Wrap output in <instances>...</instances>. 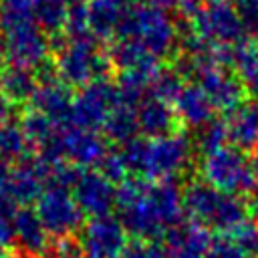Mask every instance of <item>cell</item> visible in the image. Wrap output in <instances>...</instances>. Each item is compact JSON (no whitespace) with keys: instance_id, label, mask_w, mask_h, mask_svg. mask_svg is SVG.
Returning a JSON list of instances; mask_svg holds the SVG:
<instances>
[{"instance_id":"obj_30","label":"cell","mask_w":258,"mask_h":258,"mask_svg":"<svg viewBox=\"0 0 258 258\" xmlns=\"http://www.w3.org/2000/svg\"><path fill=\"white\" fill-rule=\"evenodd\" d=\"M8 115H10V101L4 97V93L0 91V125L8 121Z\"/></svg>"},{"instance_id":"obj_28","label":"cell","mask_w":258,"mask_h":258,"mask_svg":"<svg viewBox=\"0 0 258 258\" xmlns=\"http://www.w3.org/2000/svg\"><path fill=\"white\" fill-rule=\"evenodd\" d=\"M42 258H85V252L81 248L79 238L69 236V238H58L50 242Z\"/></svg>"},{"instance_id":"obj_31","label":"cell","mask_w":258,"mask_h":258,"mask_svg":"<svg viewBox=\"0 0 258 258\" xmlns=\"http://www.w3.org/2000/svg\"><path fill=\"white\" fill-rule=\"evenodd\" d=\"M248 208H250V214L252 216H258V185L248 194Z\"/></svg>"},{"instance_id":"obj_33","label":"cell","mask_w":258,"mask_h":258,"mask_svg":"<svg viewBox=\"0 0 258 258\" xmlns=\"http://www.w3.org/2000/svg\"><path fill=\"white\" fill-rule=\"evenodd\" d=\"M252 161H254V165H256V169H258V145L252 149Z\"/></svg>"},{"instance_id":"obj_21","label":"cell","mask_w":258,"mask_h":258,"mask_svg":"<svg viewBox=\"0 0 258 258\" xmlns=\"http://www.w3.org/2000/svg\"><path fill=\"white\" fill-rule=\"evenodd\" d=\"M0 91L4 93V97L10 103H22L32 99L36 85H34V77L20 67H12L6 69L0 75Z\"/></svg>"},{"instance_id":"obj_22","label":"cell","mask_w":258,"mask_h":258,"mask_svg":"<svg viewBox=\"0 0 258 258\" xmlns=\"http://www.w3.org/2000/svg\"><path fill=\"white\" fill-rule=\"evenodd\" d=\"M191 143H194V149H198L202 153V157L208 155V153L218 151L224 145H228V127H226V121L212 119L204 127L196 129V135H194Z\"/></svg>"},{"instance_id":"obj_15","label":"cell","mask_w":258,"mask_h":258,"mask_svg":"<svg viewBox=\"0 0 258 258\" xmlns=\"http://www.w3.org/2000/svg\"><path fill=\"white\" fill-rule=\"evenodd\" d=\"M30 101L34 111L46 115L56 125L60 127L73 125V99L67 87L48 81L42 87H36Z\"/></svg>"},{"instance_id":"obj_13","label":"cell","mask_w":258,"mask_h":258,"mask_svg":"<svg viewBox=\"0 0 258 258\" xmlns=\"http://www.w3.org/2000/svg\"><path fill=\"white\" fill-rule=\"evenodd\" d=\"M137 113V127L139 133H143V137L147 139H159L171 133L181 131L179 129V119L175 115V109L161 99L149 97L143 99L141 105L135 109Z\"/></svg>"},{"instance_id":"obj_16","label":"cell","mask_w":258,"mask_h":258,"mask_svg":"<svg viewBox=\"0 0 258 258\" xmlns=\"http://www.w3.org/2000/svg\"><path fill=\"white\" fill-rule=\"evenodd\" d=\"M173 103L179 123L187 127L200 129L214 119V105L200 87H181Z\"/></svg>"},{"instance_id":"obj_27","label":"cell","mask_w":258,"mask_h":258,"mask_svg":"<svg viewBox=\"0 0 258 258\" xmlns=\"http://www.w3.org/2000/svg\"><path fill=\"white\" fill-rule=\"evenodd\" d=\"M228 236L234 238V242L246 252V256H258V224L254 220L244 222Z\"/></svg>"},{"instance_id":"obj_4","label":"cell","mask_w":258,"mask_h":258,"mask_svg":"<svg viewBox=\"0 0 258 258\" xmlns=\"http://www.w3.org/2000/svg\"><path fill=\"white\" fill-rule=\"evenodd\" d=\"M194 159L191 137L177 131L159 139H147L145 161L139 177L151 181H175L179 179Z\"/></svg>"},{"instance_id":"obj_20","label":"cell","mask_w":258,"mask_h":258,"mask_svg":"<svg viewBox=\"0 0 258 258\" xmlns=\"http://www.w3.org/2000/svg\"><path fill=\"white\" fill-rule=\"evenodd\" d=\"M32 153L34 149L20 123L6 121L0 125V159L8 163H18Z\"/></svg>"},{"instance_id":"obj_12","label":"cell","mask_w":258,"mask_h":258,"mask_svg":"<svg viewBox=\"0 0 258 258\" xmlns=\"http://www.w3.org/2000/svg\"><path fill=\"white\" fill-rule=\"evenodd\" d=\"M200 73V89L208 95L214 107L222 111H234L242 105L244 99V87L238 79L224 73L218 67H204Z\"/></svg>"},{"instance_id":"obj_1","label":"cell","mask_w":258,"mask_h":258,"mask_svg":"<svg viewBox=\"0 0 258 258\" xmlns=\"http://www.w3.org/2000/svg\"><path fill=\"white\" fill-rule=\"evenodd\" d=\"M183 212L187 220L216 234H232L252 216L242 196L224 194L204 179H191L183 187Z\"/></svg>"},{"instance_id":"obj_5","label":"cell","mask_w":258,"mask_h":258,"mask_svg":"<svg viewBox=\"0 0 258 258\" xmlns=\"http://www.w3.org/2000/svg\"><path fill=\"white\" fill-rule=\"evenodd\" d=\"M36 214L54 240L73 236L85 224V214L73 198V191L62 187H46L36 202Z\"/></svg>"},{"instance_id":"obj_32","label":"cell","mask_w":258,"mask_h":258,"mask_svg":"<svg viewBox=\"0 0 258 258\" xmlns=\"http://www.w3.org/2000/svg\"><path fill=\"white\" fill-rule=\"evenodd\" d=\"M0 258H26V256H20V254H14V252L6 250V252H0Z\"/></svg>"},{"instance_id":"obj_11","label":"cell","mask_w":258,"mask_h":258,"mask_svg":"<svg viewBox=\"0 0 258 258\" xmlns=\"http://www.w3.org/2000/svg\"><path fill=\"white\" fill-rule=\"evenodd\" d=\"M210 242V230L191 220L175 224L163 236V248L167 258H206Z\"/></svg>"},{"instance_id":"obj_6","label":"cell","mask_w":258,"mask_h":258,"mask_svg":"<svg viewBox=\"0 0 258 258\" xmlns=\"http://www.w3.org/2000/svg\"><path fill=\"white\" fill-rule=\"evenodd\" d=\"M127 236L117 216H101L83 224L79 242L85 258H121L129 244Z\"/></svg>"},{"instance_id":"obj_19","label":"cell","mask_w":258,"mask_h":258,"mask_svg":"<svg viewBox=\"0 0 258 258\" xmlns=\"http://www.w3.org/2000/svg\"><path fill=\"white\" fill-rule=\"evenodd\" d=\"M99 73H103V67L87 50H71L60 58V75L71 85H85Z\"/></svg>"},{"instance_id":"obj_9","label":"cell","mask_w":258,"mask_h":258,"mask_svg":"<svg viewBox=\"0 0 258 258\" xmlns=\"http://www.w3.org/2000/svg\"><path fill=\"white\" fill-rule=\"evenodd\" d=\"M46 189V161L36 153L12 165V177L8 185V198L18 208H30Z\"/></svg>"},{"instance_id":"obj_26","label":"cell","mask_w":258,"mask_h":258,"mask_svg":"<svg viewBox=\"0 0 258 258\" xmlns=\"http://www.w3.org/2000/svg\"><path fill=\"white\" fill-rule=\"evenodd\" d=\"M121 258H167L159 240H131Z\"/></svg>"},{"instance_id":"obj_25","label":"cell","mask_w":258,"mask_h":258,"mask_svg":"<svg viewBox=\"0 0 258 258\" xmlns=\"http://www.w3.org/2000/svg\"><path fill=\"white\" fill-rule=\"evenodd\" d=\"M206 258H248L246 252L228 234H216L210 242Z\"/></svg>"},{"instance_id":"obj_14","label":"cell","mask_w":258,"mask_h":258,"mask_svg":"<svg viewBox=\"0 0 258 258\" xmlns=\"http://www.w3.org/2000/svg\"><path fill=\"white\" fill-rule=\"evenodd\" d=\"M48 232L42 226L36 210L18 208L14 214V242L26 258H42L50 246Z\"/></svg>"},{"instance_id":"obj_23","label":"cell","mask_w":258,"mask_h":258,"mask_svg":"<svg viewBox=\"0 0 258 258\" xmlns=\"http://www.w3.org/2000/svg\"><path fill=\"white\" fill-rule=\"evenodd\" d=\"M18 206L10 198H0V252L14 244V214Z\"/></svg>"},{"instance_id":"obj_3","label":"cell","mask_w":258,"mask_h":258,"mask_svg":"<svg viewBox=\"0 0 258 258\" xmlns=\"http://www.w3.org/2000/svg\"><path fill=\"white\" fill-rule=\"evenodd\" d=\"M200 175L212 187L234 196H248L258 185V169L252 157L232 143L204 155Z\"/></svg>"},{"instance_id":"obj_17","label":"cell","mask_w":258,"mask_h":258,"mask_svg":"<svg viewBox=\"0 0 258 258\" xmlns=\"http://www.w3.org/2000/svg\"><path fill=\"white\" fill-rule=\"evenodd\" d=\"M228 115V141L242 151H252L258 145V105L242 103Z\"/></svg>"},{"instance_id":"obj_24","label":"cell","mask_w":258,"mask_h":258,"mask_svg":"<svg viewBox=\"0 0 258 258\" xmlns=\"http://www.w3.org/2000/svg\"><path fill=\"white\" fill-rule=\"evenodd\" d=\"M97 171H101L109 181H113L115 185H119V183H123L125 179H127V175H129V169H127V165H125V161H123V155H121V151H107L105 153V157L99 161V165L95 167Z\"/></svg>"},{"instance_id":"obj_8","label":"cell","mask_w":258,"mask_h":258,"mask_svg":"<svg viewBox=\"0 0 258 258\" xmlns=\"http://www.w3.org/2000/svg\"><path fill=\"white\" fill-rule=\"evenodd\" d=\"M73 198L77 200L85 216H111L117 206V185L93 167L83 169L73 187Z\"/></svg>"},{"instance_id":"obj_7","label":"cell","mask_w":258,"mask_h":258,"mask_svg":"<svg viewBox=\"0 0 258 258\" xmlns=\"http://www.w3.org/2000/svg\"><path fill=\"white\" fill-rule=\"evenodd\" d=\"M119 105L117 87L107 81H93L73 101V125L85 129H101L109 113Z\"/></svg>"},{"instance_id":"obj_29","label":"cell","mask_w":258,"mask_h":258,"mask_svg":"<svg viewBox=\"0 0 258 258\" xmlns=\"http://www.w3.org/2000/svg\"><path fill=\"white\" fill-rule=\"evenodd\" d=\"M12 177V165L0 159V198H8V185Z\"/></svg>"},{"instance_id":"obj_18","label":"cell","mask_w":258,"mask_h":258,"mask_svg":"<svg viewBox=\"0 0 258 258\" xmlns=\"http://www.w3.org/2000/svg\"><path fill=\"white\" fill-rule=\"evenodd\" d=\"M103 137L113 141V143H119V145H125L127 141L139 137V127H137V113L133 107H127L123 103H119L111 113L109 117L105 119L103 127Z\"/></svg>"},{"instance_id":"obj_10","label":"cell","mask_w":258,"mask_h":258,"mask_svg":"<svg viewBox=\"0 0 258 258\" xmlns=\"http://www.w3.org/2000/svg\"><path fill=\"white\" fill-rule=\"evenodd\" d=\"M107 139L103 133L97 129H85V127H75L69 125L64 127V159L91 169L93 165L97 167L99 161L107 153Z\"/></svg>"},{"instance_id":"obj_2","label":"cell","mask_w":258,"mask_h":258,"mask_svg":"<svg viewBox=\"0 0 258 258\" xmlns=\"http://www.w3.org/2000/svg\"><path fill=\"white\" fill-rule=\"evenodd\" d=\"M151 187V179L135 175L117 185V218L135 240H163L167 234Z\"/></svg>"}]
</instances>
